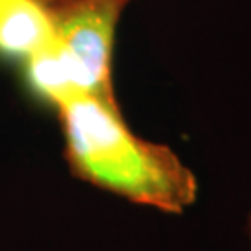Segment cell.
Instances as JSON below:
<instances>
[{
    "instance_id": "obj_1",
    "label": "cell",
    "mask_w": 251,
    "mask_h": 251,
    "mask_svg": "<svg viewBox=\"0 0 251 251\" xmlns=\"http://www.w3.org/2000/svg\"><path fill=\"white\" fill-rule=\"evenodd\" d=\"M63 152L75 177L132 203L180 214L198 180L170 147L136 136L117 100L78 95L56 106Z\"/></svg>"
},
{
    "instance_id": "obj_2",
    "label": "cell",
    "mask_w": 251,
    "mask_h": 251,
    "mask_svg": "<svg viewBox=\"0 0 251 251\" xmlns=\"http://www.w3.org/2000/svg\"><path fill=\"white\" fill-rule=\"evenodd\" d=\"M130 0H75L54 9L52 41L23 63L30 93L50 106L78 95L116 100L112 56Z\"/></svg>"
},
{
    "instance_id": "obj_3",
    "label": "cell",
    "mask_w": 251,
    "mask_h": 251,
    "mask_svg": "<svg viewBox=\"0 0 251 251\" xmlns=\"http://www.w3.org/2000/svg\"><path fill=\"white\" fill-rule=\"evenodd\" d=\"M54 37V9L39 0H0V58L25 63Z\"/></svg>"
},
{
    "instance_id": "obj_4",
    "label": "cell",
    "mask_w": 251,
    "mask_h": 251,
    "mask_svg": "<svg viewBox=\"0 0 251 251\" xmlns=\"http://www.w3.org/2000/svg\"><path fill=\"white\" fill-rule=\"evenodd\" d=\"M39 2H43V4H47L49 8H62V6H65V4H71V2H75V0H39Z\"/></svg>"
},
{
    "instance_id": "obj_5",
    "label": "cell",
    "mask_w": 251,
    "mask_h": 251,
    "mask_svg": "<svg viewBox=\"0 0 251 251\" xmlns=\"http://www.w3.org/2000/svg\"><path fill=\"white\" fill-rule=\"evenodd\" d=\"M248 233H250V238H251V216H250V222H248Z\"/></svg>"
}]
</instances>
